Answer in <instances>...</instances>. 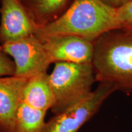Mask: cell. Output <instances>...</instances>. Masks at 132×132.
Wrapping results in <instances>:
<instances>
[{
  "instance_id": "cell-3",
  "label": "cell",
  "mask_w": 132,
  "mask_h": 132,
  "mask_svg": "<svg viewBox=\"0 0 132 132\" xmlns=\"http://www.w3.org/2000/svg\"><path fill=\"white\" fill-rule=\"evenodd\" d=\"M49 80L55 97L52 113L57 114L87 98L96 81L92 64L56 62Z\"/></svg>"
},
{
  "instance_id": "cell-6",
  "label": "cell",
  "mask_w": 132,
  "mask_h": 132,
  "mask_svg": "<svg viewBox=\"0 0 132 132\" xmlns=\"http://www.w3.org/2000/svg\"><path fill=\"white\" fill-rule=\"evenodd\" d=\"M0 45L35 35L39 28L20 0H1Z\"/></svg>"
},
{
  "instance_id": "cell-15",
  "label": "cell",
  "mask_w": 132,
  "mask_h": 132,
  "mask_svg": "<svg viewBox=\"0 0 132 132\" xmlns=\"http://www.w3.org/2000/svg\"><path fill=\"white\" fill-rule=\"evenodd\" d=\"M129 1H131V0H120V5L124 4V3H126L128 2Z\"/></svg>"
},
{
  "instance_id": "cell-5",
  "label": "cell",
  "mask_w": 132,
  "mask_h": 132,
  "mask_svg": "<svg viewBox=\"0 0 132 132\" xmlns=\"http://www.w3.org/2000/svg\"><path fill=\"white\" fill-rule=\"evenodd\" d=\"M1 46L3 51L13 59L15 77L28 79L38 74L47 73L52 64L42 42L35 35Z\"/></svg>"
},
{
  "instance_id": "cell-13",
  "label": "cell",
  "mask_w": 132,
  "mask_h": 132,
  "mask_svg": "<svg viewBox=\"0 0 132 132\" xmlns=\"http://www.w3.org/2000/svg\"><path fill=\"white\" fill-rule=\"evenodd\" d=\"M15 71L14 61L3 51L2 46L0 45V77L14 76Z\"/></svg>"
},
{
  "instance_id": "cell-16",
  "label": "cell",
  "mask_w": 132,
  "mask_h": 132,
  "mask_svg": "<svg viewBox=\"0 0 132 132\" xmlns=\"http://www.w3.org/2000/svg\"><path fill=\"white\" fill-rule=\"evenodd\" d=\"M0 3H1V0H0Z\"/></svg>"
},
{
  "instance_id": "cell-11",
  "label": "cell",
  "mask_w": 132,
  "mask_h": 132,
  "mask_svg": "<svg viewBox=\"0 0 132 132\" xmlns=\"http://www.w3.org/2000/svg\"><path fill=\"white\" fill-rule=\"evenodd\" d=\"M47 112L33 108L22 102L16 116L14 132H42Z\"/></svg>"
},
{
  "instance_id": "cell-14",
  "label": "cell",
  "mask_w": 132,
  "mask_h": 132,
  "mask_svg": "<svg viewBox=\"0 0 132 132\" xmlns=\"http://www.w3.org/2000/svg\"><path fill=\"white\" fill-rule=\"evenodd\" d=\"M101 1L105 4L115 8H118L120 6V0H101Z\"/></svg>"
},
{
  "instance_id": "cell-10",
  "label": "cell",
  "mask_w": 132,
  "mask_h": 132,
  "mask_svg": "<svg viewBox=\"0 0 132 132\" xmlns=\"http://www.w3.org/2000/svg\"><path fill=\"white\" fill-rule=\"evenodd\" d=\"M38 28L50 23L61 16L73 0H20Z\"/></svg>"
},
{
  "instance_id": "cell-4",
  "label": "cell",
  "mask_w": 132,
  "mask_h": 132,
  "mask_svg": "<svg viewBox=\"0 0 132 132\" xmlns=\"http://www.w3.org/2000/svg\"><path fill=\"white\" fill-rule=\"evenodd\" d=\"M112 84L100 82L87 98L46 122L42 132H78L99 111L105 100L116 91Z\"/></svg>"
},
{
  "instance_id": "cell-2",
  "label": "cell",
  "mask_w": 132,
  "mask_h": 132,
  "mask_svg": "<svg viewBox=\"0 0 132 132\" xmlns=\"http://www.w3.org/2000/svg\"><path fill=\"white\" fill-rule=\"evenodd\" d=\"M94 44L92 64L96 81L112 84L117 90L132 92V32L110 31Z\"/></svg>"
},
{
  "instance_id": "cell-8",
  "label": "cell",
  "mask_w": 132,
  "mask_h": 132,
  "mask_svg": "<svg viewBox=\"0 0 132 132\" xmlns=\"http://www.w3.org/2000/svg\"><path fill=\"white\" fill-rule=\"evenodd\" d=\"M28 79L0 77V132H14L18 109Z\"/></svg>"
},
{
  "instance_id": "cell-7",
  "label": "cell",
  "mask_w": 132,
  "mask_h": 132,
  "mask_svg": "<svg viewBox=\"0 0 132 132\" xmlns=\"http://www.w3.org/2000/svg\"><path fill=\"white\" fill-rule=\"evenodd\" d=\"M40 40L52 63H92L94 42L74 35L53 36Z\"/></svg>"
},
{
  "instance_id": "cell-1",
  "label": "cell",
  "mask_w": 132,
  "mask_h": 132,
  "mask_svg": "<svg viewBox=\"0 0 132 132\" xmlns=\"http://www.w3.org/2000/svg\"><path fill=\"white\" fill-rule=\"evenodd\" d=\"M119 29L116 8L101 0H73L58 19L39 28L40 40L57 35H74L94 42L103 34Z\"/></svg>"
},
{
  "instance_id": "cell-9",
  "label": "cell",
  "mask_w": 132,
  "mask_h": 132,
  "mask_svg": "<svg viewBox=\"0 0 132 132\" xmlns=\"http://www.w3.org/2000/svg\"><path fill=\"white\" fill-rule=\"evenodd\" d=\"M23 102L33 108L47 112L55 103V97L49 80V74L42 73L28 79Z\"/></svg>"
},
{
  "instance_id": "cell-12",
  "label": "cell",
  "mask_w": 132,
  "mask_h": 132,
  "mask_svg": "<svg viewBox=\"0 0 132 132\" xmlns=\"http://www.w3.org/2000/svg\"><path fill=\"white\" fill-rule=\"evenodd\" d=\"M119 29L132 32V0L116 8Z\"/></svg>"
}]
</instances>
